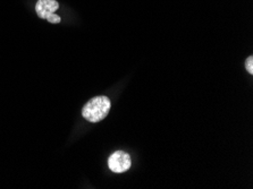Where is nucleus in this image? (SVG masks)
<instances>
[{"label":"nucleus","mask_w":253,"mask_h":189,"mask_svg":"<svg viewBox=\"0 0 253 189\" xmlns=\"http://www.w3.org/2000/svg\"><path fill=\"white\" fill-rule=\"evenodd\" d=\"M131 165V156H129L128 153L124 151H116L108 159V167L115 173H123L128 171Z\"/></svg>","instance_id":"7ed1b4c3"},{"label":"nucleus","mask_w":253,"mask_h":189,"mask_svg":"<svg viewBox=\"0 0 253 189\" xmlns=\"http://www.w3.org/2000/svg\"><path fill=\"white\" fill-rule=\"evenodd\" d=\"M59 8V3L57 0H38L36 5L37 15L42 19H47L51 24L60 23V17L56 14Z\"/></svg>","instance_id":"f03ea898"},{"label":"nucleus","mask_w":253,"mask_h":189,"mask_svg":"<svg viewBox=\"0 0 253 189\" xmlns=\"http://www.w3.org/2000/svg\"><path fill=\"white\" fill-rule=\"evenodd\" d=\"M112 103L105 95H99L91 99L82 109V115L89 122L95 123L105 119L108 115Z\"/></svg>","instance_id":"f257e3e1"},{"label":"nucleus","mask_w":253,"mask_h":189,"mask_svg":"<svg viewBox=\"0 0 253 189\" xmlns=\"http://www.w3.org/2000/svg\"><path fill=\"white\" fill-rule=\"evenodd\" d=\"M245 68H247V71L250 73L251 75L253 74V57L252 56L249 57L247 61H245Z\"/></svg>","instance_id":"20e7f679"}]
</instances>
